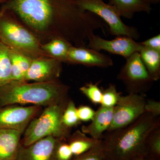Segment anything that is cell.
I'll list each match as a JSON object with an SVG mask.
<instances>
[{"label":"cell","instance_id":"obj_1","mask_svg":"<svg viewBox=\"0 0 160 160\" xmlns=\"http://www.w3.org/2000/svg\"><path fill=\"white\" fill-rule=\"evenodd\" d=\"M5 9L14 12L37 31L58 23L60 32L69 40L87 31L95 19L91 12L80 8L76 0H10Z\"/></svg>","mask_w":160,"mask_h":160},{"label":"cell","instance_id":"obj_2","mask_svg":"<svg viewBox=\"0 0 160 160\" xmlns=\"http://www.w3.org/2000/svg\"><path fill=\"white\" fill-rule=\"evenodd\" d=\"M159 126V117L145 112L128 126L106 132L101 139L105 160H132L146 158V138Z\"/></svg>","mask_w":160,"mask_h":160},{"label":"cell","instance_id":"obj_3","mask_svg":"<svg viewBox=\"0 0 160 160\" xmlns=\"http://www.w3.org/2000/svg\"><path fill=\"white\" fill-rule=\"evenodd\" d=\"M69 89L58 80L32 83L11 81L0 88V107L15 104L46 107L68 99Z\"/></svg>","mask_w":160,"mask_h":160},{"label":"cell","instance_id":"obj_4","mask_svg":"<svg viewBox=\"0 0 160 160\" xmlns=\"http://www.w3.org/2000/svg\"><path fill=\"white\" fill-rule=\"evenodd\" d=\"M69 99L46 106L38 117L30 122L24 133L22 145L27 146L38 140L52 136L67 140L70 135V129L62 122V115Z\"/></svg>","mask_w":160,"mask_h":160},{"label":"cell","instance_id":"obj_5","mask_svg":"<svg viewBox=\"0 0 160 160\" xmlns=\"http://www.w3.org/2000/svg\"><path fill=\"white\" fill-rule=\"evenodd\" d=\"M76 2L80 8L96 15L105 22L112 35L128 37L134 40L139 38L137 29L123 22L116 9L104 0H76Z\"/></svg>","mask_w":160,"mask_h":160},{"label":"cell","instance_id":"obj_6","mask_svg":"<svg viewBox=\"0 0 160 160\" xmlns=\"http://www.w3.org/2000/svg\"><path fill=\"white\" fill-rule=\"evenodd\" d=\"M118 79L122 82L128 93L144 94L154 82L146 70L139 52L126 59Z\"/></svg>","mask_w":160,"mask_h":160},{"label":"cell","instance_id":"obj_7","mask_svg":"<svg viewBox=\"0 0 160 160\" xmlns=\"http://www.w3.org/2000/svg\"><path fill=\"white\" fill-rule=\"evenodd\" d=\"M0 39L9 48L24 53L39 54L42 51L37 39L18 23L0 19Z\"/></svg>","mask_w":160,"mask_h":160},{"label":"cell","instance_id":"obj_8","mask_svg":"<svg viewBox=\"0 0 160 160\" xmlns=\"http://www.w3.org/2000/svg\"><path fill=\"white\" fill-rule=\"evenodd\" d=\"M146 99L144 94L128 93L121 96L114 107L113 119L107 132L123 128L137 120L145 112Z\"/></svg>","mask_w":160,"mask_h":160},{"label":"cell","instance_id":"obj_9","mask_svg":"<svg viewBox=\"0 0 160 160\" xmlns=\"http://www.w3.org/2000/svg\"><path fill=\"white\" fill-rule=\"evenodd\" d=\"M41 106L9 105L0 107V130L8 129L24 133L27 126L42 110Z\"/></svg>","mask_w":160,"mask_h":160},{"label":"cell","instance_id":"obj_10","mask_svg":"<svg viewBox=\"0 0 160 160\" xmlns=\"http://www.w3.org/2000/svg\"><path fill=\"white\" fill-rule=\"evenodd\" d=\"M88 39V48L99 51L105 50L111 54L121 56L126 59L135 52H139L143 47L140 42L126 36L116 37L113 39L108 40L93 33Z\"/></svg>","mask_w":160,"mask_h":160},{"label":"cell","instance_id":"obj_11","mask_svg":"<svg viewBox=\"0 0 160 160\" xmlns=\"http://www.w3.org/2000/svg\"><path fill=\"white\" fill-rule=\"evenodd\" d=\"M61 140L49 136L28 146L20 145L16 160H57L56 150Z\"/></svg>","mask_w":160,"mask_h":160},{"label":"cell","instance_id":"obj_12","mask_svg":"<svg viewBox=\"0 0 160 160\" xmlns=\"http://www.w3.org/2000/svg\"><path fill=\"white\" fill-rule=\"evenodd\" d=\"M62 71V62L53 58H39L32 61L24 81L37 82L57 80Z\"/></svg>","mask_w":160,"mask_h":160},{"label":"cell","instance_id":"obj_13","mask_svg":"<svg viewBox=\"0 0 160 160\" xmlns=\"http://www.w3.org/2000/svg\"><path fill=\"white\" fill-rule=\"evenodd\" d=\"M67 62L100 68H108L113 65L112 59L109 56L86 46H72L68 53Z\"/></svg>","mask_w":160,"mask_h":160},{"label":"cell","instance_id":"obj_14","mask_svg":"<svg viewBox=\"0 0 160 160\" xmlns=\"http://www.w3.org/2000/svg\"><path fill=\"white\" fill-rule=\"evenodd\" d=\"M114 107L100 106L96 111L90 124L83 126L81 131L95 139L101 140L103 135L108 131L113 119Z\"/></svg>","mask_w":160,"mask_h":160},{"label":"cell","instance_id":"obj_15","mask_svg":"<svg viewBox=\"0 0 160 160\" xmlns=\"http://www.w3.org/2000/svg\"><path fill=\"white\" fill-rule=\"evenodd\" d=\"M22 134L16 130H0V160H16Z\"/></svg>","mask_w":160,"mask_h":160},{"label":"cell","instance_id":"obj_16","mask_svg":"<svg viewBox=\"0 0 160 160\" xmlns=\"http://www.w3.org/2000/svg\"><path fill=\"white\" fill-rule=\"evenodd\" d=\"M109 3L116 9L122 17L131 19L135 13L145 12L150 13L151 5L144 0H109Z\"/></svg>","mask_w":160,"mask_h":160},{"label":"cell","instance_id":"obj_17","mask_svg":"<svg viewBox=\"0 0 160 160\" xmlns=\"http://www.w3.org/2000/svg\"><path fill=\"white\" fill-rule=\"evenodd\" d=\"M9 49L11 62L12 81H24L32 60L22 52L10 48Z\"/></svg>","mask_w":160,"mask_h":160},{"label":"cell","instance_id":"obj_18","mask_svg":"<svg viewBox=\"0 0 160 160\" xmlns=\"http://www.w3.org/2000/svg\"><path fill=\"white\" fill-rule=\"evenodd\" d=\"M68 143L73 157H76L89 151L94 147L100 140L88 136L81 130L75 132L68 138Z\"/></svg>","mask_w":160,"mask_h":160},{"label":"cell","instance_id":"obj_19","mask_svg":"<svg viewBox=\"0 0 160 160\" xmlns=\"http://www.w3.org/2000/svg\"><path fill=\"white\" fill-rule=\"evenodd\" d=\"M146 70L154 82L160 78V52L143 47L139 52Z\"/></svg>","mask_w":160,"mask_h":160},{"label":"cell","instance_id":"obj_20","mask_svg":"<svg viewBox=\"0 0 160 160\" xmlns=\"http://www.w3.org/2000/svg\"><path fill=\"white\" fill-rule=\"evenodd\" d=\"M72 46L66 39L58 37L42 45L41 47V49L50 54L53 58L62 62H67L68 53Z\"/></svg>","mask_w":160,"mask_h":160},{"label":"cell","instance_id":"obj_21","mask_svg":"<svg viewBox=\"0 0 160 160\" xmlns=\"http://www.w3.org/2000/svg\"><path fill=\"white\" fill-rule=\"evenodd\" d=\"M12 81L10 49L0 42V88Z\"/></svg>","mask_w":160,"mask_h":160},{"label":"cell","instance_id":"obj_22","mask_svg":"<svg viewBox=\"0 0 160 160\" xmlns=\"http://www.w3.org/2000/svg\"><path fill=\"white\" fill-rule=\"evenodd\" d=\"M146 159L160 160V126L151 132L146 138Z\"/></svg>","mask_w":160,"mask_h":160},{"label":"cell","instance_id":"obj_23","mask_svg":"<svg viewBox=\"0 0 160 160\" xmlns=\"http://www.w3.org/2000/svg\"><path fill=\"white\" fill-rule=\"evenodd\" d=\"M62 122L68 129L77 126L81 123L77 112V108L72 100H69L62 115Z\"/></svg>","mask_w":160,"mask_h":160},{"label":"cell","instance_id":"obj_24","mask_svg":"<svg viewBox=\"0 0 160 160\" xmlns=\"http://www.w3.org/2000/svg\"><path fill=\"white\" fill-rule=\"evenodd\" d=\"M80 91L88 98L91 102L95 105H101L102 97V91L98 86V83L90 82L80 88Z\"/></svg>","mask_w":160,"mask_h":160},{"label":"cell","instance_id":"obj_25","mask_svg":"<svg viewBox=\"0 0 160 160\" xmlns=\"http://www.w3.org/2000/svg\"><path fill=\"white\" fill-rule=\"evenodd\" d=\"M102 97L101 106L112 108L114 107L117 104L121 93L118 91L116 86L114 84H110L106 89H102Z\"/></svg>","mask_w":160,"mask_h":160},{"label":"cell","instance_id":"obj_26","mask_svg":"<svg viewBox=\"0 0 160 160\" xmlns=\"http://www.w3.org/2000/svg\"><path fill=\"white\" fill-rule=\"evenodd\" d=\"M71 160H105L103 154L102 140L94 147L83 154L74 157Z\"/></svg>","mask_w":160,"mask_h":160},{"label":"cell","instance_id":"obj_27","mask_svg":"<svg viewBox=\"0 0 160 160\" xmlns=\"http://www.w3.org/2000/svg\"><path fill=\"white\" fill-rule=\"evenodd\" d=\"M73 156L66 140H61L56 150L57 160H71Z\"/></svg>","mask_w":160,"mask_h":160},{"label":"cell","instance_id":"obj_28","mask_svg":"<svg viewBox=\"0 0 160 160\" xmlns=\"http://www.w3.org/2000/svg\"><path fill=\"white\" fill-rule=\"evenodd\" d=\"M78 116L81 122L91 121L94 117L96 111L88 106H81L77 108Z\"/></svg>","mask_w":160,"mask_h":160},{"label":"cell","instance_id":"obj_29","mask_svg":"<svg viewBox=\"0 0 160 160\" xmlns=\"http://www.w3.org/2000/svg\"><path fill=\"white\" fill-rule=\"evenodd\" d=\"M145 112H149L156 117H159L160 102L154 100L146 99L145 106Z\"/></svg>","mask_w":160,"mask_h":160},{"label":"cell","instance_id":"obj_30","mask_svg":"<svg viewBox=\"0 0 160 160\" xmlns=\"http://www.w3.org/2000/svg\"><path fill=\"white\" fill-rule=\"evenodd\" d=\"M140 43L143 47L160 52V34H157Z\"/></svg>","mask_w":160,"mask_h":160},{"label":"cell","instance_id":"obj_31","mask_svg":"<svg viewBox=\"0 0 160 160\" xmlns=\"http://www.w3.org/2000/svg\"><path fill=\"white\" fill-rule=\"evenodd\" d=\"M146 2L150 4H158L160 2V0H144Z\"/></svg>","mask_w":160,"mask_h":160},{"label":"cell","instance_id":"obj_32","mask_svg":"<svg viewBox=\"0 0 160 160\" xmlns=\"http://www.w3.org/2000/svg\"><path fill=\"white\" fill-rule=\"evenodd\" d=\"M132 160H146V159L144 157H138L135 158Z\"/></svg>","mask_w":160,"mask_h":160},{"label":"cell","instance_id":"obj_33","mask_svg":"<svg viewBox=\"0 0 160 160\" xmlns=\"http://www.w3.org/2000/svg\"><path fill=\"white\" fill-rule=\"evenodd\" d=\"M146 159V158H145ZM146 160H155V159H146Z\"/></svg>","mask_w":160,"mask_h":160},{"label":"cell","instance_id":"obj_34","mask_svg":"<svg viewBox=\"0 0 160 160\" xmlns=\"http://www.w3.org/2000/svg\"><path fill=\"white\" fill-rule=\"evenodd\" d=\"M2 1L3 0H0V2H2Z\"/></svg>","mask_w":160,"mask_h":160},{"label":"cell","instance_id":"obj_35","mask_svg":"<svg viewBox=\"0 0 160 160\" xmlns=\"http://www.w3.org/2000/svg\"><path fill=\"white\" fill-rule=\"evenodd\" d=\"M104 1H105V0H104Z\"/></svg>","mask_w":160,"mask_h":160}]
</instances>
